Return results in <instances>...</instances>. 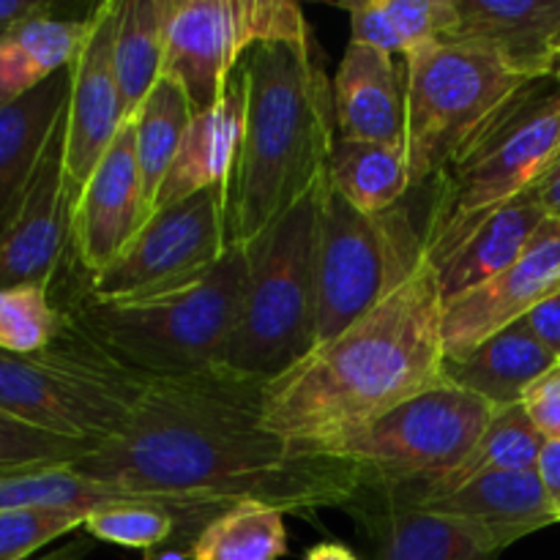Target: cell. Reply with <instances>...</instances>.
Instances as JSON below:
<instances>
[{
	"label": "cell",
	"mask_w": 560,
	"mask_h": 560,
	"mask_svg": "<svg viewBox=\"0 0 560 560\" xmlns=\"http://www.w3.org/2000/svg\"><path fill=\"white\" fill-rule=\"evenodd\" d=\"M142 222V175L135 120L129 118L74 202V255L88 277L104 271L135 238Z\"/></svg>",
	"instance_id": "cell-16"
},
{
	"label": "cell",
	"mask_w": 560,
	"mask_h": 560,
	"mask_svg": "<svg viewBox=\"0 0 560 560\" xmlns=\"http://www.w3.org/2000/svg\"><path fill=\"white\" fill-rule=\"evenodd\" d=\"M74 191L66 175V113L14 206L0 219V290L47 284L74 252Z\"/></svg>",
	"instance_id": "cell-13"
},
{
	"label": "cell",
	"mask_w": 560,
	"mask_h": 560,
	"mask_svg": "<svg viewBox=\"0 0 560 560\" xmlns=\"http://www.w3.org/2000/svg\"><path fill=\"white\" fill-rule=\"evenodd\" d=\"M328 184L359 211L372 217L394 211L413 186L405 145L337 137L328 159Z\"/></svg>",
	"instance_id": "cell-28"
},
{
	"label": "cell",
	"mask_w": 560,
	"mask_h": 560,
	"mask_svg": "<svg viewBox=\"0 0 560 560\" xmlns=\"http://www.w3.org/2000/svg\"><path fill=\"white\" fill-rule=\"evenodd\" d=\"M249 277L244 246L186 288L140 301H96L82 295L66 310L88 339L148 381L184 377L224 366L238 328Z\"/></svg>",
	"instance_id": "cell-4"
},
{
	"label": "cell",
	"mask_w": 560,
	"mask_h": 560,
	"mask_svg": "<svg viewBox=\"0 0 560 560\" xmlns=\"http://www.w3.org/2000/svg\"><path fill=\"white\" fill-rule=\"evenodd\" d=\"M180 517L173 503L159 498H131L98 506L88 514L85 530L107 545L129 550H153L164 545L178 530Z\"/></svg>",
	"instance_id": "cell-34"
},
{
	"label": "cell",
	"mask_w": 560,
	"mask_h": 560,
	"mask_svg": "<svg viewBox=\"0 0 560 560\" xmlns=\"http://www.w3.org/2000/svg\"><path fill=\"white\" fill-rule=\"evenodd\" d=\"M304 560H359V556L345 545H337V541H320L306 552Z\"/></svg>",
	"instance_id": "cell-42"
},
{
	"label": "cell",
	"mask_w": 560,
	"mask_h": 560,
	"mask_svg": "<svg viewBox=\"0 0 560 560\" xmlns=\"http://www.w3.org/2000/svg\"><path fill=\"white\" fill-rule=\"evenodd\" d=\"M487 399L443 381L334 448L370 474V487L424 485L468 459L495 419Z\"/></svg>",
	"instance_id": "cell-10"
},
{
	"label": "cell",
	"mask_w": 560,
	"mask_h": 560,
	"mask_svg": "<svg viewBox=\"0 0 560 560\" xmlns=\"http://www.w3.org/2000/svg\"><path fill=\"white\" fill-rule=\"evenodd\" d=\"M541 446H545V438L539 435L534 421L528 419L523 402L512 405V408L498 410L492 424L487 427L481 441L476 443V448L468 454V459L459 468H454L452 474L441 476L435 481L402 485L394 487V490L405 492L410 498H432L457 490V487L468 485V481L479 479L485 474H498V470H536Z\"/></svg>",
	"instance_id": "cell-30"
},
{
	"label": "cell",
	"mask_w": 560,
	"mask_h": 560,
	"mask_svg": "<svg viewBox=\"0 0 560 560\" xmlns=\"http://www.w3.org/2000/svg\"><path fill=\"white\" fill-rule=\"evenodd\" d=\"M339 137L405 145V74L392 55L348 44L331 80Z\"/></svg>",
	"instance_id": "cell-19"
},
{
	"label": "cell",
	"mask_w": 560,
	"mask_h": 560,
	"mask_svg": "<svg viewBox=\"0 0 560 560\" xmlns=\"http://www.w3.org/2000/svg\"><path fill=\"white\" fill-rule=\"evenodd\" d=\"M262 383L228 366L151 381L126 430L74 468L173 503L197 534L241 501L282 514L353 506L372 485L364 465L268 430Z\"/></svg>",
	"instance_id": "cell-1"
},
{
	"label": "cell",
	"mask_w": 560,
	"mask_h": 560,
	"mask_svg": "<svg viewBox=\"0 0 560 560\" xmlns=\"http://www.w3.org/2000/svg\"><path fill=\"white\" fill-rule=\"evenodd\" d=\"M228 189H206L159 208L104 271L88 277L96 301H140L206 277L230 249Z\"/></svg>",
	"instance_id": "cell-12"
},
{
	"label": "cell",
	"mask_w": 560,
	"mask_h": 560,
	"mask_svg": "<svg viewBox=\"0 0 560 560\" xmlns=\"http://www.w3.org/2000/svg\"><path fill=\"white\" fill-rule=\"evenodd\" d=\"M282 556H288L284 514L257 501L222 509L186 550L189 560H279Z\"/></svg>",
	"instance_id": "cell-31"
},
{
	"label": "cell",
	"mask_w": 560,
	"mask_h": 560,
	"mask_svg": "<svg viewBox=\"0 0 560 560\" xmlns=\"http://www.w3.org/2000/svg\"><path fill=\"white\" fill-rule=\"evenodd\" d=\"M120 0H104L88 11V31L71 71L69 104H66V175L74 197L109 142L124 126L120 91L115 77V27H118Z\"/></svg>",
	"instance_id": "cell-14"
},
{
	"label": "cell",
	"mask_w": 560,
	"mask_h": 560,
	"mask_svg": "<svg viewBox=\"0 0 560 560\" xmlns=\"http://www.w3.org/2000/svg\"><path fill=\"white\" fill-rule=\"evenodd\" d=\"M91 452H96V446H91V443L38 430V427L25 424V421L0 410V474L63 468V465L82 463Z\"/></svg>",
	"instance_id": "cell-35"
},
{
	"label": "cell",
	"mask_w": 560,
	"mask_h": 560,
	"mask_svg": "<svg viewBox=\"0 0 560 560\" xmlns=\"http://www.w3.org/2000/svg\"><path fill=\"white\" fill-rule=\"evenodd\" d=\"M386 490H394V487H386ZM394 492L419 506L432 509V512L452 514V517L481 525V528L492 530L498 539L506 541L509 547L536 530L560 523L558 509L552 506L536 470L485 474L457 490L432 498H410L399 490Z\"/></svg>",
	"instance_id": "cell-21"
},
{
	"label": "cell",
	"mask_w": 560,
	"mask_h": 560,
	"mask_svg": "<svg viewBox=\"0 0 560 560\" xmlns=\"http://www.w3.org/2000/svg\"><path fill=\"white\" fill-rule=\"evenodd\" d=\"M556 366H560L556 355L523 323H514L468 353L446 359L443 375L454 386L503 410L523 402L528 388Z\"/></svg>",
	"instance_id": "cell-22"
},
{
	"label": "cell",
	"mask_w": 560,
	"mask_h": 560,
	"mask_svg": "<svg viewBox=\"0 0 560 560\" xmlns=\"http://www.w3.org/2000/svg\"><path fill=\"white\" fill-rule=\"evenodd\" d=\"M131 120H135L137 164L142 175V219H148L153 200L178 156L180 142L195 120V109L184 85L175 77L162 74Z\"/></svg>",
	"instance_id": "cell-29"
},
{
	"label": "cell",
	"mask_w": 560,
	"mask_h": 560,
	"mask_svg": "<svg viewBox=\"0 0 560 560\" xmlns=\"http://www.w3.org/2000/svg\"><path fill=\"white\" fill-rule=\"evenodd\" d=\"M148 383L104 353L69 315L63 331L42 353H0L3 413L96 448L126 430Z\"/></svg>",
	"instance_id": "cell-8"
},
{
	"label": "cell",
	"mask_w": 560,
	"mask_h": 560,
	"mask_svg": "<svg viewBox=\"0 0 560 560\" xmlns=\"http://www.w3.org/2000/svg\"><path fill=\"white\" fill-rule=\"evenodd\" d=\"M459 27L534 80L560 82V0H457Z\"/></svg>",
	"instance_id": "cell-20"
},
{
	"label": "cell",
	"mask_w": 560,
	"mask_h": 560,
	"mask_svg": "<svg viewBox=\"0 0 560 560\" xmlns=\"http://www.w3.org/2000/svg\"><path fill=\"white\" fill-rule=\"evenodd\" d=\"M317 206L320 189L249 246V277L224 366L271 381L317 345Z\"/></svg>",
	"instance_id": "cell-7"
},
{
	"label": "cell",
	"mask_w": 560,
	"mask_h": 560,
	"mask_svg": "<svg viewBox=\"0 0 560 560\" xmlns=\"http://www.w3.org/2000/svg\"><path fill=\"white\" fill-rule=\"evenodd\" d=\"M545 219L547 213L541 211V206L528 191L490 213L474 233L459 241L452 255L435 262L443 301L452 304L454 299L506 271L523 255Z\"/></svg>",
	"instance_id": "cell-23"
},
{
	"label": "cell",
	"mask_w": 560,
	"mask_h": 560,
	"mask_svg": "<svg viewBox=\"0 0 560 560\" xmlns=\"http://www.w3.org/2000/svg\"><path fill=\"white\" fill-rule=\"evenodd\" d=\"M175 0H120L115 27V77L124 120L135 118L164 74L167 22Z\"/></svg>",
	"instance_id": "cell-27"
},
{
	"label": "cell",
	"mask_w": 560,
	"mask_h": 560,
	"mask_svg": "<svg viewBox=\"0 0 560 560\" xmlns=\"http://www.w3.org/2000/svg\"><path fill=\"white\" fill-rule=\"evenodd\" d=\"M47 0H0V38L9 31H14L20 22H25L27 16H36L42 11H47Z\"/></svg>",
	"instance_id": "cell-40"
},
{
	"label": "cell",
	"mask_w": 560,
	"mask_h": 560,
	"mask_svg": "<svg viewBox=\"0 0 560 560\" xmlns=\"http://www.w3.org/2000/svg\"><path fill=\"white\" fill-rule=\"evenodd\" d=\"M71 71L63 69L27 96L0 107V219L31 180L49 135L66 113Z\"/></svg>",
	"instance_id": "cell-25"
},
{
	"label": "cell",
	"mask_w": 560,
	"mask_h": 560,
	"mask_svg": "<svg viewBox=\"0 0 560 560\" xmlns=\"http://www.w3.org/2000/svg\"><path fill=\"white\" fill-rule=\"evenodd\" d=\"M241 71L246 120L230 184V246H249L320 189L337 142L331 80L315 55V38L255 47Z\"/></svg>",
	"instance_id": "cell-3"
},
{
	"label": "cell",
	"mask_w": 560,
	"mask_h": 560,
	"mask_svg": "<svg viewBox=\"0 0 560 560\" xmlns=\"http://www.w3.org/2000/svg\"><path fill=\"white\" fill-rule=\"evenodd\" d=\"M310 38L304 11L290 0H175L164 74L184 85L197 115L222 98L230 77L252 49Z\"/></svg>",
	"instance_id": "cell-11"
},
{
	"label": "cell",
	"mask_w": 560,
	"mask_h": 560,
	"mask_svg": "<svg viewBox=\"0 0 560 560\" xmlns=\"http://www.w3.org/2000/svg\"><path fill=\"white\" fill-rule=\"evenodd\" d=\"M145 560H151V556H148V558H145Z\"/></svg>",
	"instance_id": "cell-44"
},
{
	"label": "cell",
	"mask_w": 560,
	"mask_h": 560,
	"mask_svg": "<svg viewBox=\"0 0 560 560\" xmlns=\"http://www.w3.org/2000/svg\"><path fill=\"white\" fill-rule=\"evenodd\" d=\"M528 195L539 202L541 211H545L547 217L560 222V164L552 167L547 175H541V178L530 186Z\"/></svg>",
	"instance_id": "cell-41"
},
{
	"label": "cell",
	"mask_w": 560,
	"mask_h": 560,
	"mask_svg": "<svg viewBox=\"0 0 560 560\" xmlns=\"http://www.w3.org/2000/svg\"><path fill=\"white\" fill-rule=\"evenodd\" d=\"M82 509H14L0 512V560H31L60 536L85 528Z\"/></svg>",
	"instance_id": "cell-36"
},
{
	"label": "cell",
	"mask_w": 560,
	"mask_h": 560,
	"mask_svg": "<svg viewBox=\"0 0 560 560\" xmlns=\"http://www.w3.org/2000/svg\"><path fill=\"white\" fill-rule=\"evenodd\" d=\"M85 31L88 14L80 20L55 16L49 5L5 33L0 38V107L27 96L49 77L69 69L80 52Z\"/></svg>",
	"instance_id": "cell-24"
},
{
	"label": "cell",
	"mask_w": 560,
	"mask_h": 560,
	"mask_svg": "<svg viewBox=\"0 0 560 560\" xmlns=\"http://www.w3.org/2000/svg\"><path fill=\"white\" fill-rule=\"evenodd\" d=\"M520 323L560 361V290L536 304Z\"/></svg>",
	"instance_id": "cell-38"
},
{
	"label": "cell",
	"mask_w": 560,
	"mask_h": 560,
	"mask_svg": "<svg viewBox=\"0 0 560 560\" xmlns=\"http://www.w3.org/2000/svg\"><path fill=\"white\" fill-rule=\"evenodd\" d=\"M131 498L148 495H137V492H126L120 487L93 481L91 476L80 474L74 465L0 474V512H14V509H82V512H93V509L107 506V503L131 501Z\"/></svg>",
	"instance_id": "cell-32"
},
{
	"label": "cell",
	"mask_w": 560,
	"mask_h": 560,
	"mask_svg": "<svg viewBox=\"0 0 560 560\" xmlns=\"http://www.w3.org/2000/svg\"><path fill=\"white\" fill-rule=\"evenodd\" d=\"M560 290V222L547 217L523 255L443 310L446 359L468 353L485 339L523 320L536 304Z\"/></svg>",
	"instance_id": "cell-15"
},
{
	"label": "cell",
	"mask_w": 560,
	"mask_h": 560,
	"mask_svg": "<svg viewBox=\"0 0 560 560\" xmlns=\"http://www.w3.org/2000/svg\"><path fill=\"white\" fill-rule=\"evenodd\" d=\"M421 257L424 244L402 211H359L326 175L317 206V345L381 304Z\"/></svg>",
	"instance_id": "cell-9"
},
{
	"label": "cell",
	"mask_w": 560,
	"mask_h": 560,
	"mask_svg": "<svg viewBox=\"0 0 560 560\" xmlns=\"http://www.w3.org/2000/svg\"><path fill=\"white\" fill-rule=\"evenodd\" d=\"M441 279L419 266L342 334L262 383V424L301 446L334 452L446 381Z\"/></svg>",
	"instance_id": "cell-2"
},
{
	"label": "cell",
	"mask_w": 560,
	"mask_h": 560,
	"mask_svg": "<svg viewBox=\"0 0 560 560\" xmlns=\"http://www.w3.org/2000/svg\"><path fill=\"white\" fill-rule=\"evenodd\" d=\"M381 509L370 517L375 560H495L506 541L463 517L432 512L386 487Z\"/></svg>",
	"instance_id": "cell-17"
},
{
	"label": "cell",
	"mask_w": 560,
	"mask_h": 560,
	"mask_svg": "<svg viewBox=\"0 0 560 560\" xmlns=\"http://www.w3.org/2000/svg\"><path fill=\"white\" fill-rule=\"evenodd\" d=\"M66 315L47 284L0 290V353L36 355L63 331Z\"/></svg>",
	"instance_id": "cell-33"
},
{
	"label": "cell",
	"mask_w": 560,
	"mask_h": 560,
	"mask_svg": "<svg viewBox=\"0 0 560 560\" xmlns=\"http://www.w3.org/2000/svg\"><path fill=\"white\" fill-rule=\"evenodd\" d=\"M523 408L545 441H560V366L528 388Z\"/></svg>",
	"instance_id": "cell-37"
},
{
	"label": "cell",
	"mask_w": 560,
	"mask_h": 560,
	"mask_svg": "<svg viewBox=\"0 0 560 560\" xmlns=\"http://www.w3.org/2000/svg\"><path fill=\"white\" fill-rule=\"evenodd\" d=\"M534 77L498 49L470 38H443L405 60V153L413 186L438 175L485 135L530 85Z\"/></svg>",
	"instance_id": "cell-5"
},
{
	"label": "cell",
	"mask_w": 560,
	"mask_h": 560,
	"mask_svg": "<svg viewBox=\"0 0 560 560\" xmlns=\"http://www.w3.org/2000/svg\"><path fill=\"white\" fill-rule=\"evenodd\" d=\"M536 474H539L552 506H556L560 514V441H545L539 463H536Z\"/></svg>",
	"instance_id": "cell-39"
},
{
	"label": "cell",
	"mask_w": 560,
	"mask_h": 560,
	"mask_svg": "<svg viewBox=\"0 0 560 560\" xmlns=\"http://www.w3.org/2000/svg\"><path fill=\"white\" fill-rule=\"evenodd\" d=\"M558 164H560V137H558V145H556V153H552V162H550V170L552 167H558ZM550 170H547V173H550ZM545 173V175H547Z\"/></svg>",
	"instance_id": "cell-43"
},
{
	"label": "cell",
	"mask_w": 560,
	"mask_h": 560,
	"mask_svg": "<svg viewBox=\"0 0 560 560\" xmlns=\"http://www.w3.org/2000/svg\"><path fill=\"white\" fill-rule=\"evenodd\" d=\"M339 9L350 16V42L405 60L459 27L457 0H353Z\"/></svg>",
	"instance_id": "cell-26"
},
{
	"label": "cell",
	"mask_w": 560,
	"mask_h": 560,
	"mask_svg": "<svg viewBox=\"0 0 560 560\" xmlns=\"http://www.w3.org/2000/svg\"><path fill=\"white\" fill-rule=\"evenodd\" d=\"M246 120V82L241 66L230 77L228 91L213 107L195 115L184 142L178 148L173 167L153 200V211L173 202L186 200L206 189H228L233 184L235 162H238L241 140H244ZM151 219V217H148Z\"/></svg>",
	"instance_id": "cell-18"
},
{
	"label": "cell",
	"mask_w": 560,
	"mask_h": 560,
	"mask_svg": "<svg viewBox=\"0 0 560 560\" xmlns=\"http://www.w3.org/2000/svg\"><path fill=\"white\" fill-rule=\"evenodd\" d=\"M558 137L560 82L541 80L435 178L438 200L421 238L427 260L441 262L490 213L523 197L550 170Z\"/></svg>",
	"instance_id": "cell-6"
}]
</instances>
